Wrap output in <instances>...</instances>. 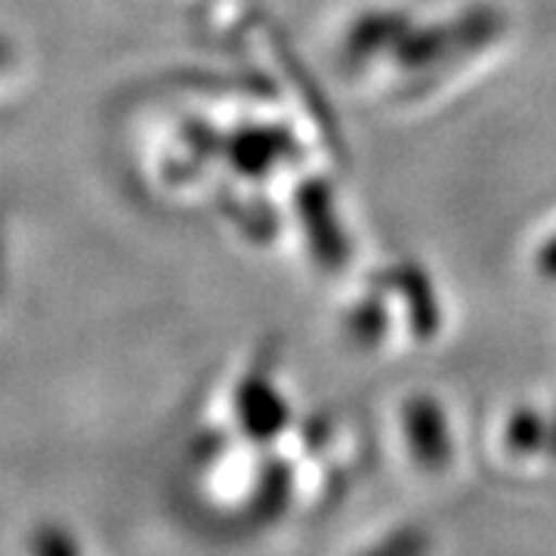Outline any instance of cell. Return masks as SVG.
<instances>
[{"instance_id": "7a4b0ae2", "label": "cell", "mask_w": 556, "mask_h": 556, "mask_svg": "<svg viewBox=\"0 0 556 556\" xmlns=\"http://www.w3.org/2000/svg\"><path fill=\"white\" fill-rule=\"evenodd\" d=\"M31 556H80L78 544L56 526H43L31 538Z\"/></svg>"}, {"instance_id": "6da1fadb", "label": "cell", "mask_w": 556, "mask_h": 556, "mask_svg": "<svg viewBox=\"0 0 556 556\" xmlns=\"http://www.w3.org/2000/svg\"><path fill=\"white\" fill-rule=\"evenodd\" d=\"M427 551H430V538L420 529H402L365 556H427Z\"/></svg>"}]
</instances>
